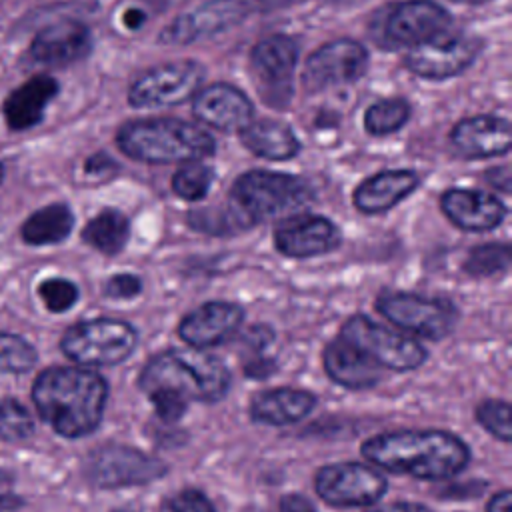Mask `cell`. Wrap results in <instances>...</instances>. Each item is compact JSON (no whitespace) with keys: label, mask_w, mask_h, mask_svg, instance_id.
Returning a JSON list of instances; mask_svg holds the SVG:
<instances>
[{"label":"cell","mask_w":512,"mask_h":512,"mask_svg":"<svg viewBox=\"0 0 512 512\" xmlns=\"http://www.w3.org/2000/svg\"><path fill=\"white\" fill-rule=\"evenodd\" d=\"M140 390L150 398L164 422L184 416L188 400L218 402L230 388L228 368L200 350H166L154 354L138 376Z\"/></svg>","instance_id":"1"},{"label":"cell","mask_w":512,"mask_h":512,"mask_svg":"<svg viewBox=\"0 0 512 512\" xmlns=\"http://www.w3.org/2000/svg\"><path fill=\"white\" fill-rule=\"evenodd\" d=\"M32 400L40 418L66 438H80L98 428L106 400V380L90 368L52 366L38 374Z\"/></svg>","instance_id":"2"},{"label":"cell","mask_w":512,"mask_h":512,"mask_svg":"<svg viewBox=\"0 0 512 512\" xmlns=\"http://www.w3.org/2000/svg\"><path fill=\"white\" fill-rule=\"evenodd\" d=\"M362 454L388 472L420 480H448L470 460L466 442L446 430L382 432L362 444Z\"/></svg>","instance_id":"3"},{"label":"cell","mask_w":512,"mask_h":512,"mask_svg":"<svg viewBox=\"0 0 512 512\" xmlns=\"http://www.w3.org/2000/svg\"><path fill=\"white\" fill-rule=\"evenodd\" d=\"M116 146L144 164L196 162L216 150L214 138L202 126L178 118L130 120L118 128Z\"/></svg>","instance_id":"4"},{"label":"cell","mask_w":512,"mask_h":512,"mask_svg":"<svg viewBox=\"0 0 512 512\" xmlns=\"http://www.w3.org/2000/svg\"><path fill=\"white\" fill-rule=\"evenodd\" d=\"M312 188L298 176L270 170L240 174L230 188V208L246 228L310 204Z\"/></svg>","instance_id":"5"},{"label":"cell","mask_w":512,"mask_h":512,"mask_svg":"<svg viewBox=\"0 0 512 512\" xmlns=\"http://www.w3.org/2000/svg\"><path fill=\"white\" fill-rule=\"evenodd\" d=\"M138 344L132 324L116 318H94L70 326L60 340L62 352L80 366H112L126 360Z\"/></svg>","instance_id":"6"},{"label":"cell","mask_w":512,"mask_h":512,"mask_svg":"<svg viewBox=\"0 0 512 512\" xmlns=\"http://www.w3.org/2000/svg\"><path fill=\"white\" fill-rule=\"evenodd\" d=\"M338 336L362 352L380 370L408 372L422 366L428 358L426 348L418 340L394 332L364 314L350 316L342 324Z\"/></svg>","instance_id":"7"},{"label":"cell","mask_w":512,"mask_h":512,"mask_svg":"<svg viewBox=\"0 0 512 512\" xmlns=\"http://www.w3.org/2000/svg\"><path fill=\"white\" fill-rule=\"evenodd\" d=\"M452 16L432 0H404L380 12L378 42L414 48L448 32Z\"/></svg>","instance_id":"8"},{"label":"cell","mask_w":512,"mask_h":512,"mask_svg":"<svg viewBox=\"0 0 512 512\" xmlns=\"http://www.w3.org/2000/svg\"><path fill=\"white\" fill-rule=\"evenodd\" d=\"M298 64V44L290 36L274 34L250 52V70L260 98L272 108H286L292 100V76Z\"/></svg>","instance_id":"9"},{"label":"cell","mask_w":512,"mask_h":512,"mask_svg":"<svg viewBox=\"0 0 512 512\" xmlns=\"http://www.w3.org/2000/svg\"><path fill=\"white\" fill-rule=\"evenodd\" d=\"M204 72V66L194 60L154 66L130 84L128 102L134 108H160L186 102L200 90Z\"/></svg>","instance_id":"10"},{"label":"cell","mask_w":512,"mask_h":512,"mask_svg":"<svg viewBox=\"0 0 512 512\" xmlns=\"http://www.w3.org/2000/svg\"><path fill=\"white\" fill-rule=\"evenodd\" d=\"M376 308L400 330L428 340H442L456 324V310L450 302L410 292H384L378 296Z\"/></svg>","instance_id":"11"},{"label":"cell","mask_w":512,"mask_h":512,"mask_svg":"<svg viewBox=\"0 0 512 512\" xmlns=\"http://www.w3.org/2000/svg\"><path fill=\"white\" fill-rule=\"evenodd\" d=\"M316 494L330 506H368L378 502L386 490V478L368 464H328L316 472Z\"/></svg>","instance_id":"12"},{"label":"cell","mask_w":512,"mask_h":512,"mask_svg":"<svg viewBox=\"0 0 512 512\" xmlns=\"http://www.w3.org/2000/svg\"><path fill=\"white\" fill-rule=\"evenodd\" d=\"M482 50V40L472 34H442L420 46H414L404 56V66L428 80H446L462 74L474 64Z\"/></svg>","instance_id":"13"},{"label":"cell","mask_w":512,"mask_h":512,"mask_svg":"<svg viewBox=\"0 0 512 512\" xmlns=\"http://www.w3.org/2000/svg\"><path fill=\"white\" fill-rule=\"evenodd\" d=\"M368 68V50L364 44L338 38L316 48L302 72V84L308 92H322L334 86L356 82Z\"/></svg>","instance_id":"14"},{"label":"cell","mask_w":512,"mask_h":512,"mask_svg":"<svg viewBox=\"0 0 512 512\" xmlns=\"http://www.w3.org/2000/svg\"><path fill=\"white\" fill-rule=\"evenodd\" d=\"M164 474V462L132 446H102L86 460V476L100 488L146 484Z\"/></svg>","instance_id":"15"},{"label":"cell","mask_w":512,"mask_h":512,"mask_svg":"<svg viewBox=\"0 0 512 512\" xmlns=\"http://www.w3.org/2000/svg\"><path fill=\"white\" fill-rule=\"evenodd\" d=\"M248 16V6L242 0H208L194 10L176 16L160 34L162 44H190L212 38Z\"/></svg>","instance_id":"16"},{"label":"cell","mask_w":512,"mask_h":512,"mask_svg":"<svg viewBox=\"0 0 512 512\" xmlns=\"http://www.w3.org/2000/svg\"><path fill=\"white\" fill-rule=\"evenodd\" d=\"M274 244L288 258H312L336 250L342 244V232L326 216L298 214L278 224Z\"/></svg>","instance_id":"17"},{"label":"cell","mask_w":512,"mask_h":512,"mask_svg":"<svg viewBox=\"0 0 512 512\" xmlns=\"http://www.w3.org/2000/svg\"><path fill=\"white\" fill-rule=\"evenodd\" d=\"M192 114L220 132H240L254 116L250 98L232 84L214 82L200 88L192 98Z\"/></svg>","instance_id":"18"},{"label":"cell","mask_w":512,"mask_h":512,"mask_svg":"<svg viewBox=\"0 0 512 512\" xmlns=\"http://www.w3.org/2000/svg\"><path fill=\"white\" fill-rule=\"evenodd\" d=\"M244 320V310L234 302H206L188 312L176 332L192 348L204 350L232 338Z\"/></svg>","instance_id":"19"},{"label":"cell","mask_w":512,"mask_h":512,"mask_svg":"<svg viewBox=\"0 0 512 512\" xmlns=\"http://www.w3.org/2000/svg\"><path fill=\"white\" fill-rule=\"evenodd\" d=\"M92 50V32L78 20H62L44 26L30 42L28 56L40 66H68L86 58Z\"/></svg>","instance_id":"20"},{"label":"cell","mask_w":512,"mask_h":512,"mask_svg":"<svg viewBox=\"0 0 512 512\" xmlns=\"http://www.w3.org/2000/svg\"><path fill=\"white\" fill-rule=\"evenodd\" d=\"M444 216L464 232H486L500 226L506 206L492 194L468 188H450L440 198Z\"/></svg>","instance_id":"21"},{"label":"cell","mask_w":512,"mask_h":512,"mask_svg":"<svg viewBox=\"0 0 512 512\" xmlns=\"http://www.w3.org/2000/svg\"><path fill=\"white\" fill-rule=\"evenodd\" d=\"M448 138L466 158L502 156L510 150V124L500 116H472L454 124Z\"/></svg>","instance_id":"22"},{"label":"cell","mask_w":512,"mask_h":512,"mask_svg":"<svg viewBox=\"0 0 512 512\" xmlns=\"http://www.w3.org/2000/svg\"><path fill=\"white\" fill-rule=\"evenodd\" d=\"M420 186V178L414 170L396 168L382 170L362 180L354 194L352 202L362 214H382L400 204L406 196H410Z\"/></svg>","instance_id":"23"},{"label":"cell","mask_w":512,"mask_h":512,"mask_svg":"<svg viewBox=\"0 0 512 512\" xmlns=\"http://www.w3.org/2000/svg\"><path fill=\"white\" fill-rule=\"evenodd\" d=\"M58 94V82L50 74H36L12 90L2 106L6 126L14 132L36 126L46 112L50 100Z\"/></svg>","instance_id":"24"},{"label":"cell","mask_w":512,"mask_h":512,"mask_svg":"<svg viewBox=\"0 0 512 512\" xmlns=\"http://www.w3.org/2000/svg\"><path fill=\"white\" fill-rule=\"evenodd\" d=\"M322 362L330 380L344 388H372L382 378V370L340 336L324 348Z\"/></svg>","instance_id":"25"},{"label":"cell","mask_w":512,"mask_h":512,"mask_svg":"<svg viewBox=\"0 0 512 512\" xmlns=\"http://www.w3.org/2000/svg\"><path fill=\"white\" fill-rule=\"evenodd\" d=\"M316 406V396L300 388H272L256 394L250 402V416L268 426L300 422Z\"/></svg>","instance_id":"26"},{"label":"cell","mask_w":512,"mask_h":512,"mask_svg":"<svg viewBox=\"0 0 512 512\" xmlns=\"http://www.w3.org/2000/svg\"><path fill=\"white\" fill-rule=\"evenodd\" d=\"M240 142L252 154L266 160H288L300 152V140L282 122L274 120H250L240 132Z\"/></svg>","instance_id":"27"},{"label":"cell","mask_w":512,"mask_h":512,"mask_svg":"<svg viewBox=\"0 0 512 512\" xmlns=\"http://www.w3.org/2000/svg\"><path fill=\"white\" fill-rule=\"evenodd\" d=\"M74 228V214L68 204L54 202L32 212L20 226V236L30 246H50L66 240Z\"/></svg>","instance_id":"28"},{"label":"cell","mask_w":512,"mask_h":512,"mask_svg":"<svg viewBox=\"0 0 512 512\" xmlns=\"http://www.w3.org/2000/svg\"><path fill=\"white\" fill-rule=\"evenodd\" d=\"M128 238L130 222L120 210L114 208L98 212L82 230V240L106 256L118 254L126 246Z\"/></svg>","instance_id":"29"},{"label":"cell","mask_w":512,"mask_h":512,"mask_svg":"<svg viewBox=\"0 0 512 512\" xmlns=\"http://www.w3.org/2000/svg\"><path fill=\"white\" fill-rule=\"evenodd\" d=\"M410 118V104L404 98L378 100L364 112V130L370 136H390Z\"/></svg>","instance_id":"30"},{"label":"cell","mask_w":512,"mask_h":512,"mask_svg":"<svg viewBox=\"0 0 512 512\" xmlns=\"http://www.w3.org/2000/svg\"><path fill=\"white\" fill-rule=\"evenodd\" d=\"M510 264V250L506 244H482V246H474L464 264L462 270L474 278H488V276H496L502 274Z\"/></svg>","instance_id":"31"},{"label":"cell","mask_w":512,"mask_h":512,"mask_svg":"<svg viewBox=\"0 0 512 512\" xmlns=\"http://www.w3.org/2000/svg\"><path fill=\"white\" fill-rule=\"evenodd\" d=\"M214 180V170L200 160L188 162L182 168H178L172 176V192L188 202L202 200Z\"/></svg>","instance_id":"32"},{"label":"cell","mask_w":512,"mask_h":512,"mask_svg":"<svg viewBox=\"0 0 512 512\" xmlns=\"http://www.w3.org/2000/svg\"><path fill=\"white\" fill-rule=\"evenodd\" d=\"M190 228L204 232V234H232L238 230H246V224L240 216L230 208H200L188 214Z\"/></svg>","instance_id":"33"},{"label":"cell","mask_w":512,"mask_h":512,"mask_svg":"<svg viewBox=\"0 0 512 512\" xmlns=\"http://www.w3.org/2000/svg\"><path fill=\"white\" fill-rule=\"evenodd\" d=\"M36 364V350L16 334L0 332V372H28Z\"/></svg>","instance_id":"34"},{"label":"cell","mask_w":512,"mask_h":512,"mask_svg":"<svg viewBox=\"0 0 512 512\" xmlns=\"http://www.w3.org/2000/svg\"><path fill=\"white\" fill-rule=\"evenodd\" d=\"M34 430V422L26 406L14 398L0 400V440L20 442Z\"/></svg>","instance_id":"35"},{"label":"cell","mask_w":512,"mask_h":512,"mask_svg":"<svg viewBox=\"0 0 512 512\" xmlns=\"http://www.w3.org/2000/svg\"><path fill=\"white\" fill-rule=\"evenodd\" d=\"M478 424L502 442L512 440L510 404L506 400H484L476 406Z\"/></svg>","instance_id":"36"},{"label":"cell","mask_w":512,"mask_h":512,"mask_svg":"<svg viewBox=\"0 0 512 512\" xmlns=\"http://www.w3.org/2000/svg\"><path fill=\"white\" fill-rule=\"evenodd\" d=\"M38 294L50 312H66L78 300V288L66 278H48L38 286Z\"/></svg>","instance_id":"37"},{"label":"cell","mask_w":512,"mask_h":512,"mask_svg":"<svg viewBox=\"0 0 512 512\" xmlns=\"http://www.w3.org/2000/svg\"><path fill=\"white\" fill-rule=\"evenodd\" d=\"M140 290H142V282L134 274H116L108 278V282L104 284V294L116 300L134 298L140 294Z\"/></svg>","instance_id":"38"},{"label":"cell","mask_w":512,"mask_h":512,"mask_svg":"<svg viewBox=\"0 0 512 512\" xmlns=\"http://www.w3.org/2000/svg\"><path fill=\"white\" fill-rule=\"evenodd\" d=\"M170 512H216L212 502L200 490H182L178 492L170 504Z\"/></svg>","instance_id":"39"},{"label":"cell","mask_w":512,"mask_h":512,"mask_svg":"<svg viewBox=\"0 0 512 512\" xmlns=\"http://www.w3.org/2000/svg\"><path fill=\"white\" fill-rule=\"evenodd\" d=\"M116 168V164H114V160L112 158H108L104 152H96L94 156H90L88 160H86V164H84V170H86V174H90V176H102V174H110L112 170Z\"/></svg>","instance_id":"40"},{"label":"cell","mask_w":512,"mask_h":512,"mask_svg":"<svg viewBox=\"0 0 512 512\" xmlns=\"http://www.w3.org/2000/svg\"><path fill=\"white\" fill-rule=\"evenodd\" d=\"M280 512H316V508L302 494H284L280 500Z\"/></svg>","instance_id":"41"},{"label":"cell","mask_w":512,"mask_h":512,"mask_svg":"<svg viewBox=\"0 0 512 512\" xmlns=\"http://www.w3.org/2000/svg\"><path fill=\"white\" fill-rule=\"evenodd\" d=\"M368 512H430V508L424 504H416V502H392L384 508H376V510H368Z\"/></svg>","instance_id":"42"},{"label":"cell","mask_w":512,"mask_h":512,"mask_svg":"<svg viewBox=\"0 0 512 512\" xmlns=\"http://www.w3.org/2000/svg\"><path fill=\"white\" fill-rule=\"evenodd\" d=\"M510 500H512L510 490H500L490 498L486 512H510Z\"/></svg>","instance_id":"43"},{"label":"cell","mask_w":512,"mask_h":512,"mask_svg":"<svg viewBox=\"0 0 512 512\" xmlns=\"http://www.w3.org/2000/svg\"><path fill=\"white\" fill-rule=\"evenodd\" d=\"M144 18H146V16H144L142 10H138V8H128V10L124 12L122 22H124V26H126L128 30H136V28L142 26Z\"/></svg>","instance_id":"44"},{"label":"cell","mask_w":512,"mask_h":512,"mask_svg":"<svg viewBox=\"0 0 512 512\" xmlns=\"http://www.w3.org/2000/svg\"><path fill=\"white\" fill-rule=\"evenodd\" d=\"M452 2H458V4H470V6H478V4H486L490 0H452Z\"/></svg>","instance_id":"45"},{"label":"cell","mask_w":512,"mask_h":512,"mask_svg":"<svg viewBox=\"0 0 512 512\" xmlns=\"http://www.w3.org/2000/svg\"><path fill=\"white\" fill-rule=\"evenodd\" d=\"M4 178H6V168H4V164L0 162V186H2V182H4Z\"/></svg>","instance_id":"46"},{"label":"cell","mask_w":512,"mask_h":512,"mask_svg":"<svg viewBox=\"0 0 512 512\" xmlns=\"http://www.w3.org/2000/svg\"><path fill=\"white\" fill-rule=\"evenodd\" d=\"M118 512H122V510H118Z\"/></svg>","instance_id":"47"}]
</instances>
